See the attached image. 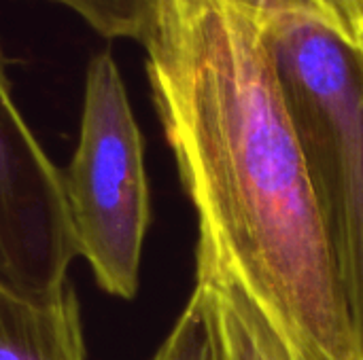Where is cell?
I'll return each mask as SVG.
<instances>
[{
	"mask_svg": "<svg viewBox=\"0 0 363 360\" xmlns=\"http://www.w3.org/2000/svg\"><path fill=\"white\" fill-rule=\"evenodd\" d=\"M143 45L196 265L230 269L304 360H362L262 25L219 0H157Z\"/></svg>",
	"mask_w": 363,
	"mask_h": 360,
	"instance_id": "obj_1",
	"label": "cell"
},
{
	"mask_svg": "<svg viewBox=\"0 0 363 360\" xmlns=\"http://www.w3.org/2000/svg\"><path fill=\"white\" fill-rule=\"evenodd\" d=\"M363 360V53L311 17L262 25Z\"/></svg>",
	"mask_w": 363,
	"mask_h": 360,
	"instance_id": "obj_2",
	"label": "cell"
},
{
	"mask_svg": "<svg viewBox=\"0 0 363 360\" xmlns=\"http://www.w3.org/2000/svg\"><path fill=\"white\" fill-rule=\"evenodd\" d=\"M62 178L77 252L102 291L134 299L151 202L143 134L108 49L87 64L79 144Z\"/></svg>",
	"mask_w": 363,
	"mask_h": 360,
	"instance_id": "obj_3",
	"label": "cell"
},
{
	"mask_svg": "<svg viewBox=\"0 0 363 360\" xmlns=\"http://www.w3.org/2000/svg\"><path fill=\"white\" fill-rule=\"evenodd\" d=\"M79 257L62 172L23 121L0 45V289L49 301Z\"/></svg>",
	"mask_w": 363,
	"mask_h": 360,
	"instance_id": "obj_4",
	"label": "cell"
},
{
	"mask_svg": "<svg viewBox=\"0 0 363 360\" xmlns=\"http://www.w3.org/2000/svg\"><path fill=\"white\" fill-rule=\"evenodd\" d=\"M191 295L204 316L213 360H304L223 265H196Z\"/></svg>",
	"mask_w": 363,
	"mask_h": 360,
	"instance_id": "obj_5",
	"label": "cell"
},
{
	"mask_svg": "<svg viewBox=\"0 0 363 360\" xmlns=\"http://www.w3.org/2000/svg\"><path fill=\"white\" fill-rule=\"evenodd\" d=\"M0 360H85L74 291L30 301L0 289Z\"/></svg>",
	"mask_w": 363,
	"mask_h": 360,
	"instance_id": "obj_6",
	"label": "cell"
},
{
	"mask_svg": "<svg viewBox=\"0 0 363 360\" xmlns=\"http://www.w3.org/2000/svg\"><path fill=\"white\" fill-rule=\"evenodd\" d=\"M255 19L259 25L279 17H311L317 19L349 42L359 45L363 23L351 0H219Z\"/></svg>",
	"mask_w": 363,
	"mask_h": 360,
	"instance_id": "obj_7",
	"label": "cell"
},
{
	"mask_svg": "<svg viewBox=\"0 0 363 360\" xmlns=\"http://www.w3.org/2000/svg\"><path fill=\"white\" fill-rule=\"evenodd\" d=\"M83 17L104 38L145 42L153 30L157 0H51Z\"/></svg>",
	"mask_w": 363,
	"mask_h": 360,
	"instance_id": "obj_8",
	"label": "cell"
},
{
	"mask_svg": "<svg viewBox=\"0 0 363 360\" xmlns=\"http://www.w3.org/2000/svg\"><path fill=\"white\" fill-rule=\"evenodd\" d=\"M151 360H213L204 316L194 295Z\"/></svg>",
	"mask_w": 363,
	"mask_h": 360,
	"instance_id": "obj_9",
	"label": "cell"
},
{
	"mask_svg": "<svg viewBox=\"0 0 363 360\" xmlns=\"http://www.w3.org/2000/svg\"><path fill=\"white\" fill-rule=\"evenodd\" d=\"M351 4H353L355 13L359 15V19H362V23H363V0H351Z\"/></svg>",
	"mask_w": 363,
	"mask_h": 360,
	"instance_id": "obj_10",
	"label": "cell"
},
{
	"mask_svg": "<svg viewBox=\"0 0 363 360\" xmlns=\"http://www.w3.org/2000/svg\"><path fill=\"white\" fill-rule=\"evenodd\" d=\"M359 49H362V53H363V36H362V42H359Z\"/></svg>",
	"mask_w": 363,
	"mask_h": 360,
	"instance_id": "obj_11",
	"label": "cell"
}]
</instances>
